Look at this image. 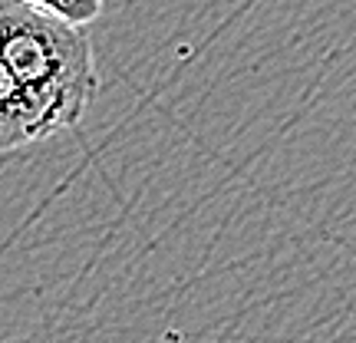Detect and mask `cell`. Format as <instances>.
Instances as JSON below:
<instances>
[{"instance_id": "obj_1", "label": "cell", "mask_w": 356, "mask_h": 343, "mask_svg": "<svg viewBox=\"0 0 356 343\" xmlns=\"http://www.w3.org/2000/svg\"><path fill=\"white\" fill-rule=\"evenodd\" d=\"M0 60L37 102L50 136L76 129L99 77L83 26L26 0H0Z\"/></svg>"}, {"instance_id": "obj_2", "label": "cell", "mask_w": 356, "mask_h": 343, "mask_svg": "<svg viewBox=\"0 0 356 343\" xmlns=\"http://www.w3.org/2000/svg\"><path fill=\"white\" fill-rule=\"evenodd\" d=\"M40 139H50V129L43 122L37 102L26 96V89L0 60V152H13Z\"/></svg>"}, {"instance_id": "obj_3", "label": "cell", "mask_w": 356, "mask_h": 343, "mask_svg": "<svg viewBox=\"0 0 356 343\" xmlns=\"http://www.w3.org/2000/svg\"><path fill=\"white\" fill-rule=\"evenodd\" d=\"M26 3H33L40 10L56 13V17H63V20H70V24H76V26H86L102 13L106 0H26Z\"/></svg>"}]
</instances>
